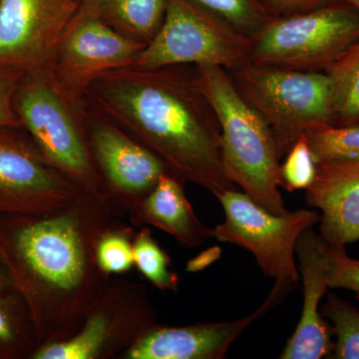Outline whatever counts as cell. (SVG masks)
Returning a JSON list of instances; mask_svg holds the SVG:
<instances>
[{"mask_svg":"<svg viewBox=\"0 0 359 359\" xmlns=\"http://www.w3.org/2000/svg\"><path fill=\"white\" fill-rule=\"evenodd\" d=\"M192 65L105 71L84 101L160 158L168 172L212 195L237 186L223 159L221 126Z\"/></svg>","mask_w":359,"mask_h":359,"instance_id":"cell-1","label":"cell"},{"mask_svg":"<svg viewBox=\"0 0 359 359\" xmlns=\"http://www.w3.org/2000/svg\"><path fill=\"white\" fill-rule=\"evenodd\" d=\"M0 262L39 332L53 292H75L86 276V252L76 219L0 214Z\"/></svg>","mask_w":359,"mask_h":359,"instance_id":"cell-2","label":"cell"},{"mask_svg":"<svg viewBox=\"0 0 359 359\" xmlns=\"http://www.w3.org/2000/svg\"><path fill=\"white\" fill-rule=\"evenodd\" d=\"M196 68L201 88L218 116L229 177L264 209L285 214L280 157L269 125L240 95L228 71L216 66Z\"/></svg>","mask_w":359,"mask_h":359,"instance_id":"cell-3","label":"cell"},{"mask_svg":"<svg viewBox=\"0 0 359 359\" xmlns=\"http://www.w3.org/2000/svg\"><path fill=\"white\" fill-rule=\"evenodd\" d=\"M240 95L269 125L283 159L306 130L334 125V91L325 72L245 65L228 71Z\"/></svg>","mask_w":359,"mask_h":359,"instance_id":"cell-4","label":"cell"},{"mask_svg":"<svg viewBox=\"0 0 359 359\" xmlns=\"http://www.w3.org/2000/svg\"><path fill=\"white\" fill-rule=\"evenodd\" d=\"M359 39V11L334 0L273 18L252 39L250 62L325 72Z\"/></svg>","mask_w":359,"mask_h":359,"instance_id":"cell-5","label":"cell"},{"mask_svg":"<svg viewBox=\"0 0 359 359\" xmlns=\"http://www.w3.org/2000/svg\"><path fill=\"white\" fill-rule=\"evenodd\" d=\"M252 39L221 16L191 0H168L159 32L137 56L142 68L216 66L233 71L250 65Z\"/></svg>","mask_w":359,"mask_h":359,"instance_id":"cell-6","label":"cell"},{"mask_svg":"<svg viewBox=\"0 0 359 359\" xmlns=\"http://www.w3.org/2000/svg\"><path fill=\"white\" fill-rule=\"evenodd\" d=\"M224 221L212 230V238L238 245L256 257L264 275L292 292L301 282L295 245L304 231L320 221V214L302 209L276 215L264 209L244 191L219 194Z\"/></svg>","mask_w":359,"mask_h":359,"instance_id":"cell-7","label":"cell"},{"mask_svg":"<svg viewBox=\"0 0 359 359\" xmlns=\"http://www.w3.org/2000/svg\"><path fill=\"white\" fill-rule=\"evenodd\" d=\"M145 46L115 29L90 0H84L60 40L52 79L66 100L76 108L97 76L133 65Z\"/></svg>","mask_w":359,"mask_h":359,"instance_id":"cell-8","label":"cell"},{"mask_svg":"<svg viewBox=\"0 0 359 359\" xmlns=\"http://www.w3.org/2000/svg\"><path fill=\"white\" fill-rule=\"evenodd\" d=\"M14 106L21 125L49 164L77 181L91 180V160L76 110L51 75L25 74Z\"/></svg>","mask_w":359,"mask_h":359,"instance_id":"cell-9","label":"cell"},{"mask_svg":"<svg viewBox=\"0 0 359 359\" xmlns=\"http://www.w3.org/2000/svg\"><path fill=\"white\" fill-rule=\"evenodd\" d=\"M79 0H0V67L51 75Z\"/></svg>","mask_w":359,"mask_h":359,"instance_id":"cell-10","label":"cell"},{"mask_svg":"<svg viewBox=\"0 0 359 359\" xmlns=\"http://www.w3.org/2000/svg\"><path fill=\"white\" fill-rule=\"evenodd\" d=\"M16 129L0 128V214L45 215L70 187Z\"/></svg>","mask_w":359,"mask_h":359,"instance_id":"cell-11","label":"cell"},{"mask_svg":"<svg viewBox=\"0 0 359 359\" xmlns=\"http://www.w3.org/2000/svg\"><path fill=\"white\" fill-rule=\"evenodd\" d=\"M290 292L273 285L261 306L245 318L223 323L151 330L128 353L131 359H221L255 321L285 301Z\"/></svg>","mask_w":359,"mask_h":359,"instance_id":"cell-12","label":"cell"},{"mask_svg":"<svg viewBox=\"0 0 359 359\" xmlns=\"http://www.w3.org/2000/svg\"><path fill=\"white\" fill-rule=\"evenodd\" d=\"M76 112L82 126L88 129L99 164L117 188L131 193H150L161 177L169 173L158 156L129 138L84 100Z\"/></svg>","mask_w":359,"mask_h":359,"instance_id":"cell-13","label":"cell"},{"mask_svg":"<svg viewBox=\"0 0 359 359\" xmlns=\"http://www.w3.org/2000/svg\"><path fill=\"white\" fill-rule=\"evenodd\" d=\"M325 242L309 229L302 233L295 245V256L304 290L301 320L280 358H330L334 351L332 332L321 314V299L327 294Z\"/></svg>","mask_w":359,"mask_h":359,"instance_id":"cell-14","label":"cell"},{"mask_svg":"<svg viewBox=\"0 0 359 359\" xmlns=\"http://www.w3.org/2000/svg\"><path fill=\"white\" fill-rule=\"evenodd\" d=\"M306 200L321 212L320 236L327 244L346 248L359 241V161L316 165Z\"/></svg>","mask_w":359,"mask_h":359,"instance_id":"cell-15","label":"cell"},{"mask_svg":"<svg viewBox=\"0 0 359 359\" xmlns=\"http://www.w3.org/2000/svg\"><path fill=\"white\" fill-rule=\"evenodd\" d=\"M182 183L171 174L163 175L144 202L143 216L182 245L196 247L212 238V230L194 214Z\"/></svg>","mask_w":359,"mask_h":359,"instance_id":"cell-16","label":"cell"},{"mask_svg":"<svg viewBox=\"0 0 359 359\" xmlns=\"http://www.w3.org/2000/svg\"><path fill=\"white\" fill-rule=\"evenodd\" d=\"M111 26L147 45L164 21L168 0H90Z\"/></svg>","mask_w":359,"mask_h":359,"instance_id":"cell-17","label":"cell"},{"mask_svg":"<svg viewBox=\"0 0 359 359\" xmlns=\"http://www.w3.org/2000/svg\"><path fill=\"white\" fill-rule=\"evenodd\" d=\"M325 73L334 91V125L359 122V39Z\"/></svg>","mask_w":359,"mask_h":359,"instance_id":"cell-18","label":"cell"},{"mask_svg":"<svg viewBox=\"0 0 359 359\" xmlns=\"http://www.w3.org/2000/svg\"><path fill=\"white\" fill-rule=\"evenodd\" d=\"M304 134L316 165L359 161V122L316 125Z\"/></svg>","mask_w":359,"mask_h":359,"instance_id":"cell-19","label":"cell"},{"mask_svg":"<svg viewBox=\"0 0 359 359\" xmlns=\"http://www.w3.org/2000/svg\"><path fill=\"white\" fill-rule=\"evenodd\" d=\"M320 311L337 339L330 358L359 359V309L334 292H327Z\"/></svg>","mask_w":359,"mask_h":359,"instance_id":"cell-20","label":"cell"},{"mask_svg":"<svg viewBox=\"0 0 359 359\" xmlns=\"http://www.w3.org/2000/svg\"><path fill=\"white\" fill-rule=\"evenodd\" d=\"M109 334V320L103 314H94L83 330L68 341L51 344L37 349L34 359H89L95 358Z\"/></svg>","mask_w":359,"mask_h":359,"instance_id":"cell-21","label":"cell"},{"mask_svg":"<svg viewBox=\"0 0 359 359\" xmlns=\"http://www.w3.org/2000/svg\"><path fill=\"white\" fill-rule=\"evenodd\" d=\"M25 304L14 290L0 294V358L23 355L30 346V327L25 318Z\"/></svg>","mask_w":359,"mask_h":359,"instance_id":"cell-22","label":"cell"},{"mask_svg":"<svg viewBox=\"0 0 359 359\" xmlns=\"http://www.w3.org/2000/svg\"><path fill=\"white\" fill-rule=\"evenodd\" d=\"M221 16L252 39L273 16L257 0H191Z\"/></svg>","mask_w":359,"mask_h":359,"instance_id":"cell-23","label":"cell"},{"mask_svg":"<svg viewBox=\"0 0 359 359\" xmlns=\"http://www.w3.org/2000/svg\"><path fill=\"white\" fill-rule=\"evenodd\" d=\"M134 263L146 278L163 290H177L178 278L170 271V259L149 233L137 238L134 248Z\"/></svg>","mask_w":359,"mask_h":359,"instance_id":"cell-24","label":"cell"},{"mask_svg":"<svg viewBox=\"0 0 359 359\" xmlns=\"http://www.w3.org/2000/svg\"><path fill=\"white\" fill-rule=\"evenodd\" d=\"M316 175V164L304 134L287 153L285 163L280 164L282 187L290 192L306 191L313 183Z\"/></svg>","mask_w":359,"mask_h":359,"instance_id":"cell-25","label":"cell"},{"mask_svg":"<svg viewBox=\"0 0 359 359\" xmlns=\"http://www.w3.org/2000/svg\"><path fill=\"white\" fill-rule=\"evenodd\" d=\"M330 289L351 290L359 299V259L347 255L346 248L325 245Z\"/></svg>","mask_w":359,"mask_h":359,"instance_id":"cell-26","label":"cell"},{"mask_svg":"<svg viewBox=\"0 0 359 359\" xmlns=\"http://www.w3.org/2000/svg\"><path fill=\"white\" fill-rule=\"evenodd\" d=\"M97 257L100 268L108 273H121L134 263V250L126 238L120 236L104 238L98 245Z\"/></svg>","mask_w":359,"mask_h":359,"instance_id":"cell-27","label":"cell"},{"mask_svg":"<svg viewBox=\"0 0 359 359\" xmlns=\"http://www.w3.org/2000/svg\"><path fill=\"white\" fill-rule=\"evenodd\" d=\"M25 73L0 67V128H22L14 100Z\"/></svg>","mask_w":359,"mask_h":359,"instance_id":"cell-28","label":"cell"},{"mask_svg":"<svg viewBox=\"0 0 359 359\" xmlns=\"http://www.w3.org/2000/svg\"><path fill=\"white\" fill-rule=\"evenodd\" d=\"M273 18L304 13L330 0H257Z\"/></svg>","mask_w":359,"mask_h":359,"instance_id":"cell-29","label":"cell"},{"mask_svg":"<svg viewBox=\"0 0 359 359\" xmlns=\"http://www.w3.org/2000/svg\"><path fill=\"white\" fill-rule=\"evenodd\" d=\"M221 255V250L219 248H212V249L205 250L203 254L196 257L195 259L189 262L187 269L189 271H199L209 266L210 264L217 261V259Z\"/></svg>","mask_w":359,"mask_h":359,"instance_id":"cell-30","label":"cell"},{"mask_svg":"<svg viewBox=\"0 0 359 359\" xmlns=\"http://www.w3.org/2000/svg\"><path fill=\"white\" fill-rule=\"evenodd\" d=\"M1 264V262H0ZM14 290L13 285H11V280H9L8 276H7L6 269L2 266L0 268V294H6V292Z\"/></svg>","mask_w":359,"mask_h":359,"instance_id":"cell-31","label":"cell"},{"mask_svg":"<svg viewBox=\"0 0 359 359\" xmlns=\"http://www.w3.org/2000/svg\"><path fill=\"white\" fill-rule=\"evenodd\" d=\"M339 1L344 2V4L353 6V8L359 11V0H339Z\"/></svg>","mask_w":359,"mask_h":359,"instance_id":"cell-32","label":"cell"},{"mask_svg":"<svg viewBox=\"0 0 359 359\" xmlns=\"http://www.w3.org/2000/svg\"><path fill=\"white\" fill-rule=\"evenodd\" d=\"M79 1H81V2H82V1H84V0H79Z\"/></svg>","mask_w":359,"mask_h":359,"instance_id":"cell-33","label":"cell"}]
</instances>
